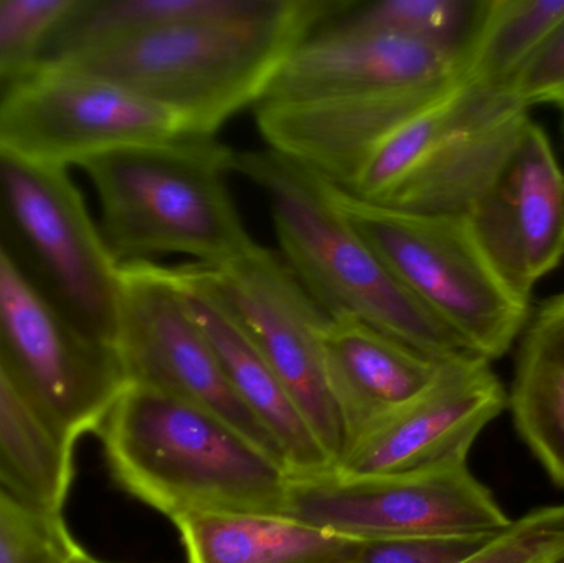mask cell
I'll return each mask as SVG.
<instances>
[{
	"instance_id": "6da1fadb",
	"label": "cell",
	"mask_w": 564,
	"mask_h": 563,
	"mask_svg": "<svg viewBox=\"0 0 564 563\" xmlns=\"http://www.w3.org/2000/svg\"><path fill=\"white\" fill-rule=\"evenodd\" d=\"M351 0H282L254 19L155 26L66 62L48 63L124 86L215 138L241 109L260 101L282 59L337 19Z\"/></svg>"
},
{
	"instance_id": "7a4b0ae2",
	"label": "cell",
	"mask_w": 564,
	"mask_h": 563,
	"mask_svg": "<svg viewBox=\"0 0 564 563\" xmlns=\"http://www.w3.org/2000/svg\"><path fill=\"white\" fill-rule=\"evenodd\" d=\"M99 439L122 491L167 516H282L288 466L202 407L129 383Z\"/></svg>"
},
{
	"instance_id": "3957f363",
	"label": "cell",
	"mask_w": 564,
	"mask_h": 563,
	"mask_svg": "<svg viewBox=\"0 0 564 563\" xmlns=\"http://www.w3.org/2000/svg\"><path fill=\"white\" fill-rule=\"evenodd\" d=\"M234 169L267 195L285 263L328 320L364 321L440 362L484 359L394 280L332 182L273 149L235 152Z\"/></svg>"
},
{
	"instance_id": "277c9868",
	"label": "cell",
	"mask_w": 564,
	"mask_h": 563,
	"mask_svg": "<svg viewBox=\"0 0 564 563\" xmlns=\"http://www.w3.org/2000/svg\"><path fill=\"white\" fill-rule=\"evenodd\" d=\"M235 151L208 136L118 149L83 165L98 192L101 234L119 264L188 255L218 267L253 247L227 177Z\"/></svg>"
},
{
	"instance_id": "5b68a950",
	"label": "cell",
	"mask_w": 564,
	"mask_h": 563,
	"mask_svg": "<svg viewBox=\"0 0 564 563\" xmlns=\"http://www.w3.org/2000/svg\"><path fill=\"white\" fill-rule=\"evenodd\" d=\"M338 205L394 280L484 359L509 353L530 304L500 280L466 218L364 201L335 185Z\"/></svg>"
},
{
	"instance_id": "8992f818",
	"label": "cell",
	"mask_w": 564,
	"mask_h": 563,
	"mask_svg": "<svg viewBox=\"0 0 564 563\" xmlns=\"http://www.w3.org/2000/svg\"><path fill=\"white\" fill-rule=\"evenodd\" d=\"M0 238L86 336L116 349L121 264L66 171L0 148Z\"/></svg>"
},
{
	"instance_id": "52a82bcc",
	"label": "cell",
	"mask_w": 564,
	"mask_h": 563,
	"mask_svg": "<svg viewBox=\"0 0 564 563\" xmlns=\"http://www.w3.org/2000/svg\"><path fill=\"white\" fill-rule=\"evenodd\" d=\"M0 362L53 432L75 448L98 433L129 380L118 350L86 336L0 238Z\"/></svg>"
},
{
	"instance_id": "ba28073f",
	"label": "cell",
	"mask_w": 564,
	"mask_h": 563,
	"mask_svg": "<svg viewBox=\"0 0 564 563\" xmlns=\"http://www.w3.org/2000/svg\"><path fill=\"white\" fill-rule=\"evenodd\" d=\"M282 516L358 541L494 538L512 524L467 463L413 475H291Z\"/></svg>"
},
{
	"instance_id": "9c48e42d",
	"label": "cell",
	"mask_w": 564,
	"mask_h": 563,
	"mask_svg": "<svg viewBox=\"0 0 564 563\" xmlns=\"http://www.w3.org/2000/svg\"><path fill=\"white\" fill-rule=\"evenodd\" d=\"M171 109L99 76L39 65L0 101V148L46 167L185 136Z\"/></svg>"
},
{
	"instance_id": "30bf717a",
	"label": "cell",
	"mask_w": 564,
	"mask_h": 563,
	"mask_svg": "<svg viewBox=\"0 0 564 563\" xmlns=\"http://www.w3.org/2000/svg\"><path fill=\"white\" fill-rule=\"evenodd\" d=\"M119 278L116 350L129 383L152 387L208 410L284 463L276 440L228 382L174 268L132 261L121 264Z\"/></svg>"
},
{
	"instance_id": "8fae6325",
	"label": "cell",
	"mask_w": 564,
	"mask_h": 563,
	"mask_svg": "<svg viewBox=\"0 0 564 563\" xmlns=\"http://www.w3.org/2000/svg\"><path fill=\"white\" fill-rule=\"evenodd\" d=\"M195 267L270 364L335 466L344 432L325 376L324 334L330 320L288 263L258 243L218 267Z\"/></svg>"
},
{
	"instance_id": "7c38bea8",
	"label": "cell",
	"mask_w": 564,
	"mask_h": 563,
	"mask_svg": "<svg viewBox=\"0 0 564 563\" xmlns=\"http://www.w3.org/2000/svg\"><path fill=\"white\" fill-rule=\"evenodd\" d=\"M467 227L506 286L530 304L564 257V174L532 116L470 202Z\"/></svg>"
},
{
	"instance_id": "4fadbf2b",
	"label": "cell",
	"mask_w": 564,
	"mask_h": 563,
	"mask_svg": "<svg viewBox=\"0 0 564 563\" xmlns=\"http://www.w3.org/2000/svg\"><path fill=\"white\" fill-rule=\"evenodd\" d=\"M506 403V390L490 360L444 362L417 399L345 450L334 472L397 476L463 465L479 433Z\"/></svg>"
},
{
	"instance_id": "5bb4252c",
	"label": "cell",
	"mask_w": 564,
	"mask_h": 563,
	"mask_svg": "<svg viewBox=\"0 0 564 563\" xmlns=\"http://www.w3.org/2000/svg\"><path fill=\"white\" fill-rule=\"evenodd\" d=\"M463 78V63L410 36L322 26L282 59L257 105L358 98Z\"/></svg>"
},
{
	"instance_id": "9a60e30c",
	"label": "cell",
	"mask_w": 564,
	"mask_h": 563,
	"mask_svg": "<svg viewBox=\"0 0 564 563\" xmlns=\"http://www.w3.org/2000/svg\"><path fill=\"white\" fill-rule=\"evenodd\" d=\"M463 82L332 101L257 105L254 115L268 149L347 191L393 132Z\"/></svg>"
},
{
	"instance_id": "2e32d148",
	"label": "cell",
	"mask_w": 564,
	"mask_h": 563,
	"mask_svg": "<svg viewBox=\"0 0 564 563\" xmlns=\"http://www.w3.org/2000/svg\"><path fill=\"white\" fill-rule=\"evenodd\" d=\"M324 362L344 432L341 453L417 399L444 364L355 317L328 321Z\"/></svg>"
},
{
	"instance_id": "e0dca14e",
	"label": "cell",
	"mask_w": 564,
	"mask_h": 563,
	"mask_svg": "<svg viewBox=\"0 0 564 563\" xmlns=\"http://www.w3.org/2000/svg\"><path fill=\"white\" fill-rule=\"evenodd\" d=\"M174 270L192 314L210 340L228 382L276 440L289 473L305 476L334 469L330 456L270 364L202 280L195 263Z\"/></svg>"
},
{
	"instance_id": "ac0fdd59",
	"label": "cell",
	"mask_w": 564,
	"mask_h": 563,
	"mask_svg": "<svg viewBox=\"0 0 564 563\" xmlns=\"http://www.w3.org/2000/svg\"><path fill=\"white\" fill-rule=\"evenodd\" d=\"M174 524L188 563H348L367 542L258 512H195Z\"/></svg>"
},
{
	"instance_id": "d6986e66",
	"label": "cell",
	"mask_w": 564,
	"mask_h": 563,
	"mask_svg": "<svg viewBox=\"0 0 564 563\" xmlns=\"http://www.w3.org/2000/svg\"><path fill=\"white\" fill-rule=\"evenodd\" d=\"M510 407L533 455L564 486V291L530 314Z\"/></svg>"
},
{
	"instance_id": "ffe728a7",
	"label": "cell",
	"mask_w": 564,
	"mask_h": 563,
	"mask_svg": "<svg viewBox=\"0 0 564 563\" xmlns=\"http://www.w3.org/2000/svg\"><path fill=\"white\" fill-rule=\"evenodd\" d=\"M282 0H73L50 35L42 62H66L155 26L268 15Z\"/></svg>"
},
{
	"instance_id": "44dd1931",
	"label": "cell",
	"mask_w": 564,
	"mask_h": 563,
	"mask_svg": "<svg viewBox=\"0 0 564 563\" xmlns=\"http://www.w3.org/2000/svg\"><path fill=\"white\" fill-rule=\"evenodd\" d=\"M75 448L63 442L0 362V488L65 518Z\"/></svg>"
},
{
	"instance_id": "7402d4cb",
	"label": "cell",
	"mask_w": 564,
	"mask_h": 563,
	"mask_svg": "<svg viewBox=\"0 0 564 563\" xmlns=\"http://www.w3.org/2000/svg\"><path fill=\"white\" fill-rule=\"evenodd\" d=\"M520 106L500 89L464 82L426 111L401 126L368 159L348 194L384 202L437 148L457 132ZM345 191V188H344Z\"/></svg>"
},
{
	"instance_id": "603a6c76",
	"label": "cell",
	"mask_w": 564,
	"mask_h": 563,
	"mask_svg": "<svg viewBox=\"0 0 564 563\" xmlns=\"http://www.w3.org/2000/svg\"><path fill=\"white\" fill-rule=\"evenodd\" d=\"M489 9L490 0H351L324 26L410 36L467 66Z\"/></svg>"
},
{
	"instance_id": "cb8c5ba5",
	"label": "cell",
	"mask_w": 564,
	"mask_h": 563,
	"mask_svg": "<svg viewBox=\"0 0 564 563\" xmlns=\"http://www.w3.org/2000/svg\"><path fill=\"white\" fill-rule=\"evenodd\" d=\"M563 17L564 0H490L482 32L467 62V82L507 91Z\"/></svg>"
},
{
	"instance_id": "d4e9b609",
	"label": "cell",
	"mask_w": 564,
	"mask_h": 563,
	"mask_svg": "<svg viewBox=\"0 0 564 563\" xmlns=\"http://www.w3.org/2000/svg\"><path fill=\"white\" fill-rule=\"evenodd\" d=\"M65 518L46 515L0 488V563H86Z\"/></svg>"
},
{
	"instance_id": "484cf974",
	"label": "cell",
	"mask_w": 564,
	"mask_h": 563,
	"mask_svg": "<svg viewBox=\"0 0 564 563\" xmlns=\"http://www.w3.org/2000/svg\"><path fill=\"white\" fill-rule=\"evenodd\" d=\"M73 0H0V85L33 72Z\"/></svg>"
},
{
	"instance_id": "4316f807",
	"label": "cell",
	"mask_w": 564,
	"mask_h": 563,
	"mask_svg": "<svg viewBox=\"0 0 564 563\" xmlns=\"http://www.w3.org/2000/svg\"><path fill=\"white\" fill-rule=\"evenodd\" d=\"M459 563H564V505L536 509Z\"/></svg>"
},
{
	"instance_id": "83f0119b",
	"label": "cell",
	"mask_w": 564,
	"mask_h": 563,
	"mask_svg": "<svg viewBox=\"0 0 564 563\" xmlns=\"http://www.w3.org/2000/svg\"><path fill=\"white\" fill-rule=\"evenodd\" d=\"M510 98L522 108L558 105L564 99V17L545 42L519 69L509 88Z\"/></svg>"
},
{
	"instance_id": "f1b7e54d",
	"label": "cell",
	"mask_w": 564,
	"mask_h": 563,
	"mask_svg": "<svg viewBox=\"0 0 564 563\" xmlns=\"http://www.w3.org/2000/svg\"><path fill=\"white\" fill-rule=\"evenodd\" d=\"M494 538L367 541L360 554L348 563H459Z\"/></svg>"
},
{
	"instance_id": "f546056e",
	"label": "cell",
	"mask_w": 564,
	"mask_h": 563,
	"mask_svg": "<svg viewBox=\"0 0 564 563\" xmlns=\"http://www.w3.org/2000/svg\"><path fill=\"white\" fill-rule=\"evenodd\" d=\"M556 108H558L560 112H562L563 131H564V99L562 102H558V105H556Z\"/></svg>"
},
{
	"instance_id": "4dcf8cb0",
	"label": "cell",
	"mask_w": 564,
	"mask_h": 563,
	"mask_svg": "<svg viewBox=\"0 0 564 563\" xmlns=\"http://www.w3.org/2000/svg\"><path fill=\"white\" fill-rule=\"evenodd\" d=\"M86 563H108V562L98 561V559H95V557H93V555H89L88 562H86Z\"/></svg>"
}]
</instances>
